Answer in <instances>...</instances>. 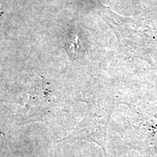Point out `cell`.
Listing matches in <instances>:
<instances>
[{
  "mask_svg": "<svg viewBox=\"0 0 157 157\" xmlns=\"http://www.w3.org/2000/svg\"><path fill=\"white\" fill-rule=\"evenodd\" d=\"M105 9L102 17L111 25L128 52L150 64H157V29L152 23L142 17H122Z\"/></svg>",
  "mask_w": 157,
  "mask_h": 157,
  "instance_id": "obj_1",
  "label": "cell"
},
{
  "mask_svg": "<svg viewBox=\"0 0 157 157\" xmlns=\"http://www.w3.org/2000/svg\"><path fill=\"white\" fill-rule=\"evenodd\" d=\"M112 109L109 106L89 105L85 117L73 132L64 138L84 140L95 143L103 149L105 157L106 154V131Z\"/></svg>",
  "mask_w": 157,
  "mask_h": 157,
  "instance_id": "obj_2",
  "label": "cell"
},
{
  "mask_svg": "<svg viewBox=\"0 0 157 157\" xmlns=\"http://www.w3.org/2000/svg\"><path fill=\"white\" fill-rule=\"evenodd\" d=\"M140 111L135 125L140 149L146 154L157 157V105L143 107Z\"/></svg>",
  "mask_w": 157,
  "mask_h": 157,
  "instance_id": "obj_3",
  "label": "cell"
},
{
  "mask_svg": "<svg viewBox=\"0 0 157 157\" xmlns=\"http://www.w3.org/2000/svg\"><path fill=\"white\" fill-rule=\"evenodd\" d=\"M66 49L70 58L76 59L79 57L81 53V47L78 44V37L77 35L72 34L68 38L66 43Z\"/></svg>",
  "mask_w": 157,
  "mask_h": 157,
  "instance_id": "obj_4",
  "label": "cell"
}]
</instances>
